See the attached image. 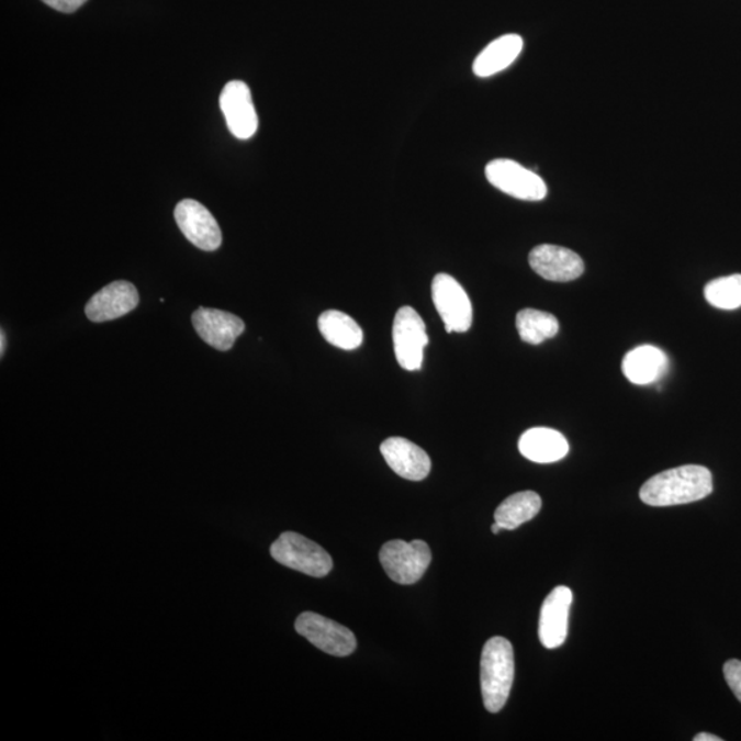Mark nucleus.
Returning a JSON list of instances; mask_svg holds the SVG:
<instances>
[{
    "instance_id": "obj_1",
    "label": "nucleus",
    "mask_w": 741,
    "mask_h": 741,
    "mask_svg": "<svg viewBox=\"0 0 741 741\" xmlns=\"http://www.w3.org/2000/svg\"><path fill=\"white\" fill-rule=\"evenodd\" d=\"M712 475L703 465H681L650 478L640 489L642 503L651 507H670L699 502L712 492Z\"/></svg>"
},
{
    "instance_id": "obj_2",
    "label": "nucleus",
    "mask_w": 741,
    "mask_h": 741,
    "mask_svg": "<svg viewBox=\"0 0 741 741\" xmlns=\"http://www.w3.org/2000/svg\"><path fill=\"white\" fill-rule=\"evenodd\" d=\"M515 675L513 644L504 637H492L481 656V689L483 705L496 714L507 703Z\"/></svg>"
},
{
    "instance_id": "obj_3",
    "label": "nucleus",
    "mask_w": 741,
    "mask_h": 741,
    "mask_svg": "<svg viewBox=\"0 0 741 741\" xmlns=\"http://www.w3.org/2000/svg\"><path fill=\"white\" fill-rule=\"evenodd\" d=\"M271 554L285 568L315 576V579L326 576L333 569V559L326 549L294 531L280 535L271 546Z\"/></svg>"
},
{
    "instance_id": "obj_4",
    "label": "nucleus",
    "mask_w": 741,
    "mask_h": 741,
    "mask_svg": "<svg viewBox=\"0 0 741 741\" xmlns=\"http://www.w3.org/2000/svg\"><path fill=\"white\" fill-rule=\"evenodd\" d=\"M379 560L390 580L400 585H412L425 575L431 563V551L422 540H393L381 548Z\"/></svg>"
},
{
    "instance_id": "obj_5",
    "label": "nucleus",
    "mask_w": 741,
    "mask_h": 741,
    "mask_svg": "<svg viewBox=\"0 0 741 741\" xmlns=\"http://www.w3.org/2000/svg\"><path fill=\"white\" fill-rule=\"evenodd\" d=\"M489 183L504 194L521 201H542L548 194L546 181L514 159L498 158L486 165Z\"/></svg>"
},
{
    "instance_id": "obj_6",
    "label": "nucleus",
    "mask_w": 741,
    "mask_h": 741,
    "mask_svg": "<svg viewBox=\"0 0 741 741\" xmlns=\"http://www.w3.org/2000/svg\"><path fill=\"white\" fill-rule=\"evenodd\" d=\"M428 344L425 322L414 307L403 306L395 313L393 345L395 359L406 371L420 370Z\"/></svg>"
},
{
    "instance_id": "obj_7",
    "label": "nucleus",
    "mask_w": 741,
    "mask_h": 741,
    "mask_svg": "<svg viewBox=\"0 0 741 741\" xmlns=\"http://www.w3.org/2000/svg\"><path fill=\"white\" fill-rule=\"evenodd\" d=\"M431 295L447 333H467L472 324V305L469 294L448 273H438L433 279Z\"/></svg>"
},
{
    "instance_id": "obj_8",
    "label": "nucleus",
    "mask_w": 741,
    "mask_h": 741,
    "mask_svg": "<svg viewBox=\"0 0 741 741\" xmlns=\"http://www.w3.org/2000/svg\"><path fill=\"white\" fill-rule=\"evenodd\" d=\"M295 630L329 655L348 656L357 647L353 631L316 613H302L295 620Z\"/></svg>"
},
{
    "instance_id": "obj_9",
    "label": "nucleus",
    "mask_w": 741,
    "mask_h": 741,
    "mask_svg": "<svg viewBox=\"0 0 741 741\" xmlns=\"http://www.w3.org/2000/svg\"><path fill=\"white\" fill-rule=\"evenodd\" d=\"M175 220L181 233L198 249L213 251L222 245V229L202 203L194 200L179 202L175 209Z\"/></svg>"
},
{
    "instance_id": "obj_10",
    "label": "nucleus",
    "mask_w": 741,
    "mask_h": 741,
    "mask_svg": "<svg viewBox=\"0 0 741 741\" xmlns=\"http://www.w3.org/2000/svg\"><path fill=\"white\" fill-rule=\"evenodd\" d=\"M220 108L223 110L231 134L238 139H250L258 130V115L252 103L249 86L240 80L227 82L220 96Z\"/></svg>"
},
{
    "instance_id": "obj_11",
    "label": "nucleus",
    "mask_w": 741,
    "mask_h": 741,
    "mask_svg": "<svg viewBox=\"0 0 741 741\" xmlns=\"http://www.w3.org/2000/svg\"><path fill=\"white\" fill-rule=\"evenodd\" d=\"M192 326L207 345L220 351L233 348L235 340L245 332V323L233 313L198 307L192 313Z\"/></svg>"
},
{
    "instance_id": "obj_12",
    "label": "nucleus",
    "mask_w": 741,
    "mask_h": 741,
    "mask_svg": "<svg viewBox=\"0 0 741 741\" xmlns=\"http://www.w3.org/2000/svg\"><path fill=\"white\" fill-rule=\"evenodd\" d=\"M571 603L573 592L568 586L554 587L542 603L538 636L548 650L563 645L568 639Z\"/></svg>"
},
{
    "instance_id": "obj_13",
    "label": "nucleus",
    "mask_w": 741,
    "mask_h": 741,
    "mask_svg": "<svg viewBox=\"0 0 741 741\" xmlns=\"http://www.w3.org/2000/svg\"><path fill=\"white\" fill-rule=\"evenodd\" d=\"M529 263L549 282H571L584 273V261L575 251L562 246L540 245L530 251Z\"/></svg>"
},
{
    "instance_id": "obj_14",
    "label": "nucleus",
    "mask_w": 741,
    "mask_h": 741,
    "mask_svg": "<svg viewBox=\"0 0 741 741\" xmlns=\"http://www.w3.org/2000/svg\"><path fill=\"white\" fill-rule=\"evenodd\" d=\"M139 304V294L134 284L117 280L104 285L87 302L86 315L93 323L114 321L128 315Z\"/></svg>"
},
{
    "instance_id": "obj_15",
    "label": "nucleus",
    "mask_w": 741,
    "mask_h": 741,
    "mask_svg": "<svg viewBox=\"0 0 741 741\" xmlns=\"http://www.w3.org/2000/svg\"><path fill=\"white\" fill-rule=\"evenodd\" d=\"M381 453L395 474L408 481H423L430 474L431 460L416 444L403 437L388 438L381 445Z\"/></svg>"
},
{
    "instance_id": "obj_16",
    "label": "nucleus",
    "mask_w": 741,
    "mask_h": 741,
    "mask_svg": "<svg viewBox=\"0 0 741 741\" xmlns=\"http://www.w3.org/2000/svg\"><path fill=\"white\" fill-rule=\"evenodd\" d=\"M569 449L568 439L553 428H530L519 439V452L535 463H554L565 458Z\"/></svg>"
},
{
    "instance_id": "obj_17",
    "label": "nucleus",
    "mask_w": 741,
    "mask_h": 741,
    "mask_svg": "<svg viewBox=\"0 0 741 741\" xmlns=\"http://www.w3.org/2000/svg\"><path fill=\"white\" fill-rule=\"evenodd\" d=\"M669 359L663 350L652 345L637 346L624 357V375L635 384H651L667 372Z\"/></svg>"
},
{
    "instance_id": "obj_18",
    "label": "nucleus",
    "mask_w": 741,
    "mask_h": 741,
    "mask_svg": "<svg viewBox=\"0 0 741 741\" xmlns=\"http://www.w3.org/2000/svg\"><path fill=\"white\" fill-rule=\"evenodd\" d=\"M524 49V38L515 33L499 36L487 44L472 64V71L478 77H491L499 74L515 63Z\"/></svg>"
},
{
    "instance_id": "obj_19",
    "label": "nucleus",
    "mask_w": 741,
    "mask_h": 741,
    "mask_svg": "<svg viewBox=\"0 0 741 741\" xmlns=\"http://www.w3.org/2000/svg\"><path fill=\"white\" fill-rule=\"evenodd\" d=\"M323 338L335 348L355 350L362 344V329L355 318L339 311L322 313L317 322Z\"/></svg>"
},
{
    "instance_id": "obj_20",
    "label": "nucleus",
    "mask_w": 741,
    "mask_h": 741,
    "mask_svg": "<svg viewBox=\"0 0 741 741\" xmlns=\"http://www.w3.org/2000/svg\"><path fill=\"white\" fill-rule=\"evenodd\" d=\"M541 497L536 492L526 491L513 494L498 505L494 513V521H497L503 530H515L526 521L531 520L540 513Z\"/></svg>"
},
{
    "instance_id": "obj_21",
    "label": "nucleus",
    "mask_w": 741,
    "mask_h": 741,
    "mask_svg": "<svg viewBox=\"0 0 741 741\" xmlns=\"http://www.w3.org/2000/svg\"><path fill=\"white\" fill-rule=\"evenodd\" d=\"M516 329L524 343L540 345L559 333V322L551 313L524 310L516 316Z\"/></svg>"
},
{
    "instance_id": "obj_22",
    "label": "nucleus",
    "mask_w": 741,
    "mask_h": 741,
    "mask_svg": "<svg viewBox=\"0 0 741 741\" xmlns=\"http://www.w3.org/2000/svg\"><path fill=\"white\" fill-rule=\"evenodd\" d=\"M705 296L708 304L718 310H738L741 306V274L711 280L706 284Z\"/></svg>"
},
{
    "instance_id": "obj_23",
    "label": "nucleus",
    "mask_w": 741,
    "mask_h": 741,
    "mask_svg": "<svg viewBox=\"0 0 741 741\" xmlns=\"http://www.w3.org/2000/svg\"><path fill=\"white\" fill-rule=\"evenodd\" d=\"M725 680L732 689L733 695L738 697L741 703V661L739 659H730L723 664Z\"/></svg>"
},
{
    "instance_id": "obj_24",
    "label": "nucleus",
    "mask_w": 741,
    "mask_h": 741,
    "mask_svg": "<svg viewBox=\"0 0 741 741\" xmlns=\"http://www.w3.org/2000/svg\"><path fill=\"white\" fill-rule=\"evenodd\" d=\"M43 2L48 4L49 8L60 11V13H74V11L80 9L87 0H43Z\"/></svg>"
},
{
    "instance_id": "obj_25",
    "label": "nucleus",
    "mask_w": 741,
    "mask_h": 741,
    "mask_svg": "<svg viewBox=\"0 0 741 741\" xmlns=\"http://www.w3.org/2000/svg\"><path fill=\"white\" fill-rule=\"evenodd\" d=\"M695 741H722L721 738H718L716 734L711 733H699L695 736L694 738Z\"/></svg>"
},
{
    "instance_id": "obj_26",
    "label": "nucleus",
    "mask_w": 741,
    "mask_h": 741,
    "mask_svg": "<svg viewBox=\"0 0 741 741\" xmlns=\"http://www.w3.org/2000/svg\"><path fill=\"white\" fill-rule=\"evenodd\" d=\"M4 346H5V335L2 329V333H0V355H4Z\"/></svg>"
},
{
    "instance_id": "obj_27",
    "label": "nucleus",
    "mask_w": 741,
    "mask_h": 741,
    "mask_svg": "<svg viewBox=\"0 0 741 741\" xmlns=\"http://www.w3.org/2000/svg\"><path fill=\"white\" fill-rule=\"evenodd\" d=\"M503 530V527L497 524V521H494L492 525V532L493 535H498L499 531Z\"/></svg>"
}]
</instances>
